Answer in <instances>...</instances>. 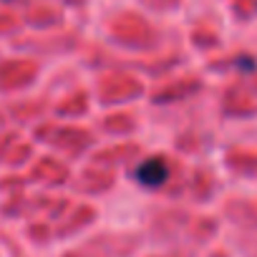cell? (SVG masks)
<instances>
[{
	"label": "cell",
	"mask_w": 257,
	"mask_h": 257,
	"mask_svg": "<svg viewBox=\"0 0 257 257\" xmlns=\"http://www.w3.org/2000/svg\"><path fill=\"white\" fill-rule=\"evenodd\" d=\"M137 179H139L144 187H149V189L164 187L167 179H169V167H167V162H164L162 157H152V159H147V162L137 169Z\"/></svg>",
	"instance_id": "cell-1"
},
{
	"label": "cell",
	"mask_w": 257,
	"mask_h": 257,
	"mask_svg": "<svg viewBox=\"0 0 257 257\" xmlns=\"http://www.w3.org/2000/svg\"><path fill=\"white\" fill-rule=\"evenodd\" d=\"M6 3H11V0H6Z\"/></svg>",
	"instance_id": "cell-2"
}]
</instances>
